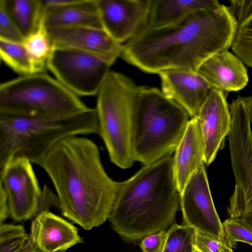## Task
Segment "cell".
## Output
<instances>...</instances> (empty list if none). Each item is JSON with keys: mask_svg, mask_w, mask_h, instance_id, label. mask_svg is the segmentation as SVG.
Here are the masks:
<instances>
[{"mask_svg": "<svg viewBox=\"0 0 252 252\" xmlns=\"http://www.w3.org/2000/svg\"><path fill=\"white\" fill-rule=\"evenodd\" d=\"M239 23L228 7L195 12L171 24L147 25L124 45L122 57L149 73L197 72L212 56L231 47Z\"/></svg>", "mask_w": 252, "mask_h": 252, "instance_id": "obj_1", "label": "cell"}, {"mask_svg": "<svg viewBox=\"0 0 252 252\" xmlns=\"http://www.w3.org/2000/svg\"><path fill=\"white\" fill-rule=\"evenodd\" d=\"M40 166L53 182L63 216L85 230L108 219L118 182L105 172L93 141L78 135L66 137L55 145Z\"/></svg>", "mask_w": 252, "mask_h": 252, "instance_id": "obj_2", "label": "cell"}, {"mask_svg": "<svg viewBox=\"0 0 252 252\" xmlns=\"http://www.w3.org/2000/svg\"><path fill=\"white\" fill-rule=\"evenodd\" d=\"M180 204L173 156L170 154L118 182L116 200L108 220L122 239L136 242L172 224Z\"/></svg>", "mask_w": 252, "mask_h": 252, "instance_id": "obj_3", "label": "cell"}, {"mask_svg": "<svg viewBox=\"0 0 252 252\" xmlns=\"http://www.w3.org/2000/svg\"><path fill=\"white\" fill-rule=\"evenodd\" d=\"M98 132L95 108L61 116H0V169L18 157L40 165L63 139Z\"/></svg>", "mask_w": 252, "mask_h": 252, "instance_id": "obj_4", "label": "cell"}, {"mask_svg": "<svg viewBox=\"0 0 252 252\" xmlns=\"http://www.w3.org/2000/svg\"><path fill=\"white\" fill-rule=\"evenodd\" d=\"M189 117L182 106L158 88L137 87L132 107L134 161L148 165L173 154L183 137Z\"/></svg>", "mask_w": 252, "mask_h": 252, "instance_id": "obj_5", "label": "cell"}, {"mask_svg": "<svg viewBox=\"0 0 252 252\" xmlns=\"http://www.w3.org/2000/svg\"><path fill=\"white\" fill-rule=\"evenodd\" d=\"M90 109L46 71L20 76L0 85V116L55 117Z\"/></svg>", "mask_w": 252, "mask_h": 252, "instance_id": "obj_6", "label": "cell"}, {"mask_svg": "<svg viewBox=\"0 0 252 252\" xmlns=\"http://www.w3.org/2000/svg\"><path fill=\"white\" fill-rule=\"evenodd\" d=\"M137 86L125 75L110 71L97 94L98 134L111 161L118 167H131L132 107Z\"/></svg>", "mask_w": 252, "mask_h": 252, "instance_id": "obj_7", "label": "cell"}, {"mask_svg": "<svg viewBox=\"0 0 252 252\" xmlns=\"http://www.w3.org/2000/svg\"><path fill=\"white\" fill-rule=\"evenodd\" d=\"M0 183L7 197L9 217L16 221L34 219L53 205L59 207L57 196L46 186L42 190L27 158L13 159L0 169Z\"/></svg>", "mask_w": 252, "mask_h": 252, "instance_id": "obj_8", "label": "cell"}, {"mask_svg": "<svg viewBox=\"0 0 252 252\" xmlns=\"http://www.w3.org/2000/svg\"><path fill=\"white\" fill-rule=\"evenodd\" d=\"M113 63L90 53L55 47L47 68L78 96L97 95Z\"/></svg>", "mask_w": 252, "mask_h": 252, "instance_id": "obj_9", "label": "cell"}, {"mask_svg": "<svg viewBox=\"0 0 252 252\" xmlns=\"http://www.w3.org/2000/svg\"><path fill=\"white\" fill-rule=\"evenodd\" d=\"M180 206L183 224L226 242L222 222L211 195L205 163L194 172L180 193Z\"/></svg>", "mask_w": 252, "mask_h": 252, "instance_id": "obj_10", "label": "cell"}, {"mask_svg": "<svg viewBox=\"0 0 252 252\" xmlns=\"http://www.w3.org/2000/svg\"><path fill=\"white\" fill-rule=\"evenodd\" d=\"M151 0H96L102 28L122 44L148 25Z\"/></svg>", "mask_w": 252, "mask_h": 252, "instance_id": "obj_11", "label": "cell"}, {"mask_svg": "<svg viewBox=\"0 0 252 252\" xmlns=\"http://www.w3.org/2000/svg\"><path fill=\"white\" fill-rule=\"evenodd\" d=\"M45 29L55 47L90 53L113 63L124 50V45L101 28L83 26Z\"/></svg>", "mask_w": 252, "mask_h": 252, "instance_id": "obj_12", "label": "cell"}, {"mask_svg": "<svg viewBox=\"0 0 252 252\" xmlns=\"http://www.w3.org/2000/svg\"><path fill=\"white\" fill-rule=\"evenodd\" d=\"M196 117L204 142V163L209 165L223 147L231 127V113L224 92L213 88Z\"/></svg>", "mask_w": 252, "mask_h": 252, "instance_id": "obj_13", "label": "cell"}, {"mask_svg": "<svg viewBox=\"0 0 252 252\" xmlns=\"http://www.w3.org/2000/svg\"><path fill=\"white\" fill-rule=\"evenodd\" d=\"M158 74L163 94L196 117L213 88L197 72L173 69Z\"/></svg>", "mask_w": 252, "mask_h": 252, "instance_id": "obj_14", "label": "cell"}, {"mask_svg": "<svg viewBox=\"0 0 252 252\" xmlns=\"http://www.w3.org/2000/svg\"><path fill=\"white\" fill-rule=\"evenodd\" d=\"M45 28L74 26L101 28L96 0H43Z\"/></svg>", "mask_w": 252, "mask_h": 252, "instance_id": "obj_15", "label": "cell"}, {"mask_svg": "<svg viewBox=\"0 0 252 252\" xmlns=\"http://www.w3.org/2000/svg\"><path fill=\"white\" fill-rule=\"evenodd\" d=\"M197 72L212 87L224 92L242 90L249 81L244 63L228 50L218 53L206 60Z\"/></svg>", "mask_w": 252, "mask_h": 252, "instance_id": "obj_16", "label": "cell"}, {"mask_svg": "<svg viewBox=\"0 0 252 252\" xmlns=\"http://www.w3.org/2000/svg\"><path fill=\"white\" fill-rule=\"evenodd\" d=\"M174 153V174L177 189L181 193L192 175L204 163V142L197 117L189 120Z\"/></svg>", "mask_w": 252, "mask_h": 252, "instance_id": "obj_17", "label": "cell"}, {"mask_svg": "<svg viewBox=\"0 0 252 252\" xmlns=\"http://www.w3.org/2000/svg\"><path fill=\"white\" fill-rule=\"evenodd\" d=\"M35 242L40 252L66 251L83 243L77 228L68 221L46 210L32 220Z\"/></svg>", "mask_w": 252, "mask_h": 252, "instance_id": "obj_18", "label": "cell"}, {"mask_svg": "<svg viewBox=\"0 0 252 252\" xmlns=\"http://www.w3.org/2000/svg\"><path fill=\"white\" fill-rule=\"evenodd\" d=\"M215 0H151L148 26L159 27L175 23L195 12L216 10Z\"/></svg>", "mask_w": 252, "mask_h": 252, "instance_id": "obj_19", "label": "cell"}, {"mask_svg": "<svg viewBox=\"0 0 252 252\" xmlns=\"http://www.w3.org/2000/svg\"><path fill=\"white\" fill-rule=\"evenodd\" d=\"M0 4L24 38L40 27L44 12L42 0H0Z\"/></svg>", "mask_w": 252, "mask_h": 252, "instance_id": "obj_20", "label": "cell"}, {"mask_svg": "<svg viewBox=\"0 0 252 252\" xmlns=\"http://www.w3.org/2000/svg\"><path fill=\"white\" fill-rule=\"evenodd\" d=\"M23 44L32 61L35 73L45 71L54 46L42 21L36 31L25 38Z\"/></svg>", "mask_w": 252, "mask_h": 252, "instance_id": "obj_21", "label": "cell"}, {"mask_svg": "<svg viewBox=\"0 0 252 252\" xmlns=\"http://www.w3.org/2000/svg\"><path fill=\"white\" fill-rule=\"evenodd\" d=\"M1 60L21 76L35 73L32 61L23 43L0 39Z\"/></svg>", "mask_w": 252, "mask_h": 252, "instance_id": "obj_22", "label": "cell"}, {"mask_svg": "<svg viewBox=\"0 0 252 252\" xmlns=\"http://www.w3.org/2000/svg\"><path fill=\"white\" fill-rule=\"evenodd\" d=\"M163 252H196L194 238L196 230L185 225L173 223L167 230Z\"/></svg>", "mask_w": 252, "mask_h": 252, "instance_id": "obj_23", "label": "cell"}, {"mask_svg": "<svg viewBox=\"0 0 252 252\" xmlns=\"http://www.w3.org/2000/svg\"><path fill=\"white\" fill-rule=\"evenodd\" d=\"M231 47L236 56L252 68V11L239 24Z\"/></svg>", "mask_w": 252, "mask_h": 252, "instance_id": "obj_24", "label": "cell"}, {"mask_svg": "<svg viewBox=\"0 0 252 252\" xmlns=\"http://www.w3.org/2000/svg\"><path fill=\"white\" fill-rule=\"evenodd\" d=\"M29 238L22 225L0 224V252H22Z\"/></svg>", "mask_w": 252, "mask_h": 252, "instance_id": "obj_25", "label": "cell"}, {"mask_svg": "<svg viewBox=\"0 0 252 252\" xmlns=\"http://www.w3.org/2000/svg\"><path fill=\"white\" fill-rule=\"evenodd\" d=\"M222 225L225 241L233 248L238 242L252 246V232L238 220L229 218L222 222Z\"/></svg>", "mask_w": 252, "mask_h": 252, "instance_id": "obj_26", "label": "cell"}, {"mask_svg": "<svg viewBox=\"0 0 252 252\" xmlns=\"http://www.w3.org/2000/svg\"><path fill=\"white\" fill-rule=\"evenodd\" d=\"M194 248L196 252H233V248L226 242L197 231L194 238Z\"/></svg>", "mask_w": 252, "mask_h": 252, "instance_id": "obj_27", "label": "cell"}, {"mask_svg": "<svg viewBox=\"0 0 252 252\" xmlns=\"http://www.w3.org/2000/svg\"><path fill=\"white\" fill-rule=\"evenodd\" d=\"M24 38L3 5L0 4V39L23 43Z\"/></svg>", "mask_w": 252, "mask_h": 252, "instance_id": "obj_28", "label": "cell"}, {"mask_svg": "<svg viewBox=\"0 0 252 252\" xmlns=\"http://www.w3.org/2000/svg\"><path fill=\"white\" fill-rule=\"evenodd\" d=\"M227 212L229 218L238 220L252 232V201H229Z\"/></svg>", "mask_w": 252, "mask_h": 252, "instance_id": "obj_29", "label": "cell"}, {"mask_svg": "<svg viewBox=\"0 0 252 252\" xmlns=\"http://www.w3.org/2000/svg\"><path fill=\"white\" fill-rule=\"evenodd\" d=\"M167 233V231L163 230L143 238L139 244L142 252H163Z\"/></svg>", "mask_w": 252, "mask_h": 252, "instance_id": "obj_30", "label": "cell"}, {"mask_svg": "<svg viewBox=\"0 0 252 252\" xmlns=\"http://www.w3.org/2000/svg\"><path fill=\"white\" fill-rule=\"evenodd\" d=\"M229 2L228 8L239 24L252 11V0H231Z\"/></svg>", "mask_w": 252, "mask_h": 252, "instance_id": "obj_31", "label": "cell"}, {"mask_svg": "<svg viewBox=\"0 0 252 252\" xmlns=\"http://www.w3.org/2000/svg\"><path fill=\"white\" fill-rule=\"evenodd\" d=\"M9 217V210L6 193L0 186V224L4 223Z\"/></svg>", "mask_w": 252, "mask_h": 252, "instance_id": "obj_32", "label": "cell"}, {"mask_svg": "<svg viewBox=\"0 0 252 252\" xmlns=\"http://www.w3.org/2000/svg\"><path fill=\"white\" fill-rule=\"evenodd\" d=\"M22 252H40L35 244V229L34 226L32 224L31 225L29 240Z\"/></svg>", "mask_w": 252, "mask_h": 252, "instance_id": "obj_33", "label": "cell"}, {"mask_svg": "<svg viewBox=\"0 0 252 252\" xmlns=\"http://www.w3.org/2000/svg\"><path fill=\"white\" fill-rule=\"evenodd\" d=\"M251 98V119L252 123V94L250 96Z\"/></svg>", "mask_w": 252, "mask_h": 252, "instance_id": "obj_34", "label": "cell"}, {"mask_svg": "<svg viewBox=\"0 0 252 252\" xmlns=\"http://www.w3.org/2000/svg\"><path fill=\"white\" fill-rule=\"evenodd\" d=\"M65 251H58V252H65Z\"/></svg>", "mask_w": 252, "mask_h": 252, "instance_id": "obj_35", "label": "cell"}]
</instances>
